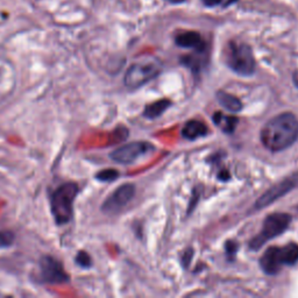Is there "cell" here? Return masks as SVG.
<instances>
[{
	"mask_svg": "<svg viewBox=\"0 0 298 298\" xmlns=\"http://www.w3.org/2000/svg\"><path fill=\"white\" fill-rule=\"evenodd\" d=\"M78 192V184L68 182L60 185L50 196L51 213L57 225L68 224L74 217V202Z\"/></svg>",
	"mask_w": 298,
	"mask_h": 298,
	"instance_id": "2",
	"label": "cell"
},
{
	"mask_svg": "<svg viewBox=\"0 0 298 298\" xmlns=\"http://www.w3.org/2000/svg\"><path fill=\"white\" fill-rule=\"evenodd\" d=\"M118 177H119V171L115 169H104L96 174V178L100 182H112Z\"/></svg>",
	"mask_w": 298,
	"mask_h": 298,
	"instance_id": "17",
	"label": "cell"
},
{
	"mask_svg": "<svg viewBox=\"0 0 298 298\" xmlns=\"http://www.w3.org/2000/svg\"><path fill=\"white\" fill-rule=\"evenodd\" d=\"M176 44L183 48H190L196 51H205L206 44L203 38L196 32H184L176 36Z\"/></svg>",
	"mask_w": 298,
	"mask_h": 298,
	"instance_id": "11",
	"label": "cell"
},
{
	"mask_svg": "<svg viewBox=\"0 0 298 298\" xmlns=\"http://www.w3.org/2000/svg\"><path fill=\"white\" fill-rule=\"evenodd\" d=\"M168 1L172 2V4H181V2L185 1V0H168Z\"/></svg>",
	"mask_w": 298,
	"mask_h": 298,
	"instance_id": "23",
	"label": "cell"
},
{
	"mask_svg": "<svg viewBox=\"0 0 298 298\" xmlns=\"http://www.w3.org/2000/svg\"><path fill=\"white\" fill-rule=\"evenodd\" d=\"M213 123L225 133H233L238 125V119L233 115L224 114L221 112H217L213 115Z\"/></svg>",
	"mask_w": 298,
	"mask_h": 298,
	"instance_id": "13",
	"label": "cell"
},
{
	"mask_svg": "<svg viewBox=\"0 0 298 298\" xmlns=\"http://www.w3.org/2000/svg\"><path fill=\"white\" fill-rule=\"evenodd\" d=\"M260 138L268 150H284L298 139V119L293 113L276 115L262 127Z\"/></svg>",
	"mask_w": 298,
	"mask_h": 298,
	"instance_id": "1",
	"label": "cell"
},
{
	"mask_svg": "<svg viewBox=\"0 0 298 298\" xmlns=\"http://www.w3.org/2000/svg\"><path fill=\"white\" fill-rule=\"evenodd\" d=\"M226 63L235 74L251 76L255 71V59L248 44L242 42H230L226 51Z\"/></svg>",
	"mask_w": 298,
	"mask_h": 298,
	"instance_id": "5",
	"label": "cell"
},
{
	"mask_svg": "<svg viewBox=\"0 0 298 298\" xmlns=\"http://www.w3.org/2000/svg\"><path fill=\"white\" fill-rule=\"evenodd\" d=\"M218 178L221 179V181H227V179H230L229 171H226V170H223V171H221V172H219Z\"/></svg>",
	"mask_w": 298,
	"mask_h": 298,
	"instance_id": "22",
	"label": "cell"
},
{
	"mask_svg": "<svg viewBox=\"0 0 298 298\" xmlns=\"http://www.w3.org/2000/svg\"><path fill=\"white\" fill-rule=\"evenodd\" d=\"M75 262L77 263V266H80L81 268L84 269H89L91 266H92V260H91V256L89 253H86L85 251H80L76 255L75 257Z\"/></svg>",
	"mask_w": 298,
	"mask_h": 298,
	"instance_id": "18",
	"label": "cell"
},
{
	"mask_svg": "<svg viewBox=\"0 0 298 298\" xmlns=\"http://www.w3.org/2000/svg\"><path fill=\"white\" fill-rule=\"evenodd\" d=\"M291 221V217L287 213H273L264 219L260 234L251 240V248H261L267 241L272 240L288 229Z\"/></svg>",
	"mask_w": 298,
	"mask_h": 298,
	"instance_id": "6",
	"label": "cell"
},
{
	"mask_svg": "<svg viewBox=\"0 0 298 298\" xmlns=\"http://www.w3.org/2000/svg\"><path fill=\"white\" fill-rule=\"evenodd\" d=\"M15 235L12 231L1 230L0 231V248H7L13 245Z\"/></svg>",
	"mask_w": 298,
	"mask_h": 298,
	"instance_id": "19",
	"label": "cell"
},
{
	"mask_svg": "<svg viewBox=\"0 0 298 298\" xmlns=\"http://www.w3.org/2000/svg\"><path fill=\"white\" fill-rule=\"evenodd\" d=\"M40 278L49 284H60L69 282L70 276L66 274L63 264L50 255H43L40 258Z\"/></svg>",
	"mask_w": 298,
	"mask_h": 298,
	"instance_id": "7",
	"label": "cell"
},
{
	"mask_svg": "<svg viewBox=\"0 0 298 298\" xmlns=\"http://www.w3.org/2000/svg\"><path fill=\"white\" fill-rule=\"evenodd\" d=\"M298 261V245L288 244L284 247H270L260 258V266L268 275H275L282 266H294Z\"/></svg>",
	"mask_w": 298,
	"mask_h": 298,
	"instance_id": "3",
	"label": "cell"
},
{
	"mask_svg": "<svg viewBox=\"0 0 298 298\" xmlns=\"http://www.w3.org/2000/svg\"><path fill=\"white\" fill-rule=\"evenodd\" d=\"M135 194V187L132 183H126L120 185L107 199L103 203L102 210L105 213H117L121 209L133 199Z\"/></svg>",
	"mask_w": 298,
	"mask_h": 298,
	"instance_id": "9",
	"label": "cell"
},
{
	"mask_svg": "<svg viewBox=\"0 0 298 298\" xmlns=\"http://www.w3.org/2000/svg\"><path fill=\"white\" fill-rule=\"evenodd\" d=\"M170 106H171V102L168 99L156 100V102L146 106L144 115L146 118H148V119H155V118L160 117L161 114H163V112L166 111L167 108H169Z\"/></svg>",
	"mask_w": 298,
	"mask_h": 298,
	"instance_id": "15",
	"label": "cell"
},
{
	"mask_svg": "<svg viewBox=\"0 0 298 298\" xmlns=\"http://www.w3.org/2000/svg\"><path fill=\"white\" fill-rule=\"evenodd\" d=\"M217 99L220 103V105L230 112H239L242 108L241 100L238 97L231 95V93L219 91V92H217Z\"/></svg>",
	"mask_w": 298,
	"mask_h": 298,
	"instance_id": "14",
	"label": "cell"
},
{
	"mask_svg": "<svg viewBox=\"0 0 298 298\" xmlns=\"http://www.w3.org/2000/svg\"><path fill=\"white\" fill-rule=\"evenodd\" d=\"M182 63H183L185 66H189V68L194 72L199 71L203 65L202 55H200V57L196 56V55H188V56L182 59Z\"/></svg>",
	"mask_w": 298,
	"mask_h": 298,
	"instance_id": "16",
	"label": "cell"
},
{
	"mask_svg": "<svg viewBox=\"0 0 298 298\" xmlns=\"http://www.w3.org/2000/svg\"><path fill=\"white\" fill-rule=\"evenodd\" d=\"M223 1V0H203L204 5L210 6V7H213V6H217L220 4V2Z\"/></svg>",
	"mask_w": 298,
	"mask_h": 298,
	"instance_id": "21",
	"label": "cell"
},
{
	"mask_svg": "<svg viewBox=\"0 0 298 298\" xmlns=\"http://www.w3.org/2000/svg\"><path fill=\"white\" fill-rule=\"evenodd\" d=\"M295 182L291 181V179H287V181L281 182V183L274 185L273 188L264 192L262 196L258 198V200L255 203V208L256 209H263L266 206H268L275 200H277L278 198H281L282 196H284L285 193H288L289 191L294 188Z\"/></svg>",
	"mask_w": 298,
	"mask_h": 298,
	"instance_id": "10",
	"label": "cell"
},
{
	"mask_svg": "<svg viewBox=\"0 0 298 298\" xmlns=\"http://www.w3.org/2000/svg\"><path fill=\"white\" fill-rule=\"evenodd\" d=\"M154 147L148 142L144 141H136L130 142V144H126L121 147L117 148L115 150L109 154L111 160L114 162L120 164H130L134 163L136 160L140 159L144 155H147L148 153L154 150Z\"/></svg>",
	"mask_w": 298,
	"mask_h": 298,
	"instance_id": "8",
	"label": "cell"
},
{
	"mask_svg": "<svg viewBox=\"0 0 298 298\" xmlns=\"http://www.w3.org/2000/svg\"><path fill=\"white\" fill-rule=\"evenodd\" d=\"M236 248H238V246H236L235 244H233L232 241H227V245H226L227 254H235Z\"/></svg>",
	"mask_w": 298,
	"mask_h": 298,
	"instance_id": "20",
	"label": "cell"
},
{
	"mask_svg": "<svg viewBox=\"0 0 298 298\" xmlns=\"http://www.w3.org/2000/svg\"><path fill=\"white\" fill-rule=\"evenodd\" d=\"M209 129L208 126L202 121L190 120L184 125L182 128V136L188 140H196L198 138L208 135Z\"/></svg>",
	"mask_w": 298,
	"mask_h": 298,
	"instance_id": "12",
	"label": "cell"
},
{
	"mask_svg": "<svg viewBox=\"0 0 298 298\" xmlns=\"http://www.w3.org/2000/svg\"><path fill=\"white\" fill-rule=\"evenodd\" d=\"M162 71V64L157 59L149 57L133 63L125 75L124 82L128 89H138L153 81Z\"/></svg>",
	"mask_w": 298,
	"mask_h": 298,
	"instance_id": "4",
	"label": "cell"
}]
</instances>
